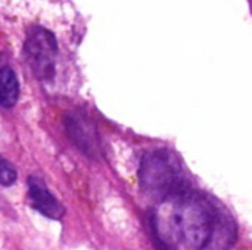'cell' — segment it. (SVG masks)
I'll return each instance as SVG.
<instances>
[{
	"instance_id": "1",
	"label": "cell",
	"mask_w": 252,
	"mask_h": 250,
	"mask_svg": "<svg viewBox=\"0 0 252 250\" xmlns=\"http://www.w3.org/2000/svg\"><path fill=\"white\" fill-rule=\"evenodd\" d=\"M10 0L9 19L24 25L22 56L34 77L41 83L55 80L61 57V38L56 31L59 25L77 18L68 0Z\"/></svg>"
},
{
	"instance_id": "2",
	"label": "cell",
	"mask_w": 252,
	"mask_h": 250,
	"mask_svg": "<svg viewBox=\"0 0 252 250\" xmlns=\"http://www.w3.org/2000/svg\"><path fill=\"white\" fill-rule=\"evenodd\" d=\"M219 203L188 189L157 203L151 227L161 250H208Z\"/></svg>"
},
{
	"instance_id": "3",
	"label": "cell",
	"mask_w": 252,
	"mask_h": 250,
	"mask_svg": "<svg viewBox=\"0 0 252 250\" xmlns=\"http://www.w3.org/2000/svg\"><path fill=\"white\" fill-rule=\"evenodd\" d=\"M139 180L143 193L157 203L190 189L177 155L168 149H155L143 155L139 168Z\"/></svg>"
},
{
	"instance_id": "4",
	"label": "cell",
	"mask_w": 252,
	"mask_h": 250,
	"mask_svg": "<svg viewBox=\"0 0 252 250\" xmlns=\"http://www.w3.org/2000/svg\"><path fill=\"white\" fill-rule=\"evenodd\" d=\"M65 131L75 147L89 158L100 155V140L96 125L84 111H72L65 115Z\"/></svg>"
},
{
	"instance_id": "5",
	"label": "cell",
	"mask_w": 252,
	"mask_h": 250,
	"mask_svg": "<svg viewBox=\"0 0 252 250\" xmlns=\"http://www.w3.org/2000/svg\"><path fill=\"white\" fill-rule=\"evenodd\" d=\"M28 197L32 208L50 220H61L65 214L61 202L49 192L46 184L38 177L28 178Z\"/></svg>"
},
{
	"instance_id": "6",
	"label": "cell",
	"mask_w": 252,
	"mask_h": 250,
	"mask_svg": "<svg viewBox=\"0 0 252 250\" xmlns=\"http://www.w3.org/2000/svg\"><path fill=\"white\" fill-rule=\"evenodd\" d=\"M19 97V81L15 71L9 66L1 69V106L4 109H12Z\"/></svg>"
},
{
	"instance_id": "7",
	"label": "cell",
	"mask_w": 252,
	"mask_h": 250,
	"mask_svg": "<svg viewBox=\"0 0 252 250\" xmlns=\"http://www.w3.org/2000/svg\"><path fill=\"white\" fill-rule=\"evenodd\" d=\"M0 181L4 187H9L16 181V169L4 158L1 159L0 164Z\"/></svg>"
}]
</instances>
